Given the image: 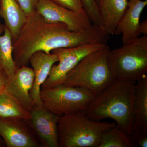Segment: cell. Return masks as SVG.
I'll list each match as a JSON object with an SVG mask.
<instances>
[{
  "mask_svg": "<svg viewBox=\"0 0 147 147\" xmlns=\"http://www.w3.org/2000/svg\"><path fill=\"white\" fill-rule=\"evenodd\" d=\"M36 11L46 21L65 24L71 31L83 32L92 25L85 11L74 12L56 4L51 0H39Z\"/></svg>",
  "mask_w": 147,
  "mask_h": 147,
  "instance_id": "cell-8",
  "label": "cell"
},
{
  "mask_svg": "<svg viewBox=\"0 0 147 147\" xmlns=\"http://www.w3.org/2000/svg\"><path fill=\"white\" fill-rule=\"evenodd\" d=\"M108 65L116 79L137 82L147 72V36L132 40L121 47L110 50Z\"/></svg>",
  "mask_w": 147,
  "mask_h": 147,
  "instance_id": "cell-5",
  "label": "cell"
},
{
  "mask_svg": "<svg viewBox=\"0 0 147 147\" xmlns=\"http://www.w3.org/2000/svg\"><path fill=\"white\" fill-rule=\"evenodd\" d=\"M30 117V112L12 95L5 90L0 94V118L29 120Z\"/></svg>",
  "mask_w": 147,
  "mask_h": 147,
  "instance_id": "cell-18",
  "label": "cell"
},
{
  "mask_svg": "<svg viewBox=\"0 0 147 147\" xmlns=\"http://www.w3.org/2000/svg\"><path fill=\"white\" fill-rule=\"evenodd\" d=\"M28 121L0 118V137L7 147L41 146Z\"/></svg>",
  "mask_w": 147,
  "mask_h": 147,
  "instance_id": "cell-10",
  "label": "cell"
},
{
  "mask_svg": "<svg viewBox=\"0 0 147 147\" xmlns=\"http://www.w3.org/2000/svg\"><path fill=\"white\" fill-rule=\"evenodd\" d=\"M0 15L10 31L13 42L16 40L28 16L16 0H0Z\"/></svg>",
  "mask_w": 147,
  "mask_h": 147,
  "instance_id": "cell-16",
  "label": "cell"
},
{
  "mask_svg": "<svg viewBox=\"0 0 147 147\" xmlns=\"http://www.w3.org/2000/svg\"><path fill=\"white\" fill-rule=\"evenodd\" d=\"M13 41L10 31L5 26L0 24V69L9 77L16 67L13 59Z\"/></svg>",
  "mask_w": 147,
  "mask_h": 147,
  "instance_id": "cell-17",
  "label": "cell"
},
{
  "mask_svg": "<svg viewBox=\"0 0 147 147\" xmlns=\"http://www.w3.org/2000/svg\"><path fill=\"white\" fill-rule=\"evenodd\" d=\"M56 4L76 12L85 11L82 0H51Z\"/></svg>",
  "mask_w": 147,
  "mask_h": 147,
  "instance_id": "cell-22",
  "label": "cell"
},
{
  "mask_svg": "<svg viewBox=\"0 0 147 147\" xmlns=\"http://www.w3.org/2000/svg\"><path fill=\"white\" fill-rule=\"evenodd\" d=\"M98 147H133L128 136L115 126L103 132Z\"/></svg>",
  "mask_w": 147,
  "mask_h": 147,
  "instance_id": "cell-19",
  "label": "cell"
},
{
  "mask_svg": "<svg viewBox=\"0 0 147 147\" xmlns=\"http://www.w3.org/2000/svg\"><path fill=\"white\" fill-rule=\"evenodd\" d=\"M58 61L57 56L55 53L46 54L42 51L35 53L30 58L29 63L34 74V82L30 92L34 105L42 106L40 97L41 87L49 76L52 66Z\"/></svg>",
  "mask_w": 147,
  "mask_h": 147,
  "instance_id": "cell-12",
  "label": "cell"
},
{
  "mask_svg": "<svg viewBox=\"0 0 147 147\" xmlns=\"http://www.w3.org/2000/svg\"><path fill=\"white\" fill-rule=\"evenodd\" d=\"M147 0H129L128 7L117 27L115 34L121 35L123 44L140 36L139 27L141 13Z\"/></svg>",
  "mask_w": 147,
  "mask_h": 147,
  "instance_id": "cell-13",
  "label": "cell"
},
{
  "mask_svg": "<svg viewBox=\"0 0 147 147\" xmlns=\"http://www.w3.org/2000/svg\"><path fill=\"white\" fill-rule=\"evenodd\" d=\"M110 50L106 45L86 56L66 75L62 84L86 89L95 96L99 94L116 80L108 65Z\"/></svg>",
  "mask_w": 147,
  "mask_h": 147,
  "instance_id": "cell-3",
  "label": "cell"
},
{
  "mask_svg": "<svg viewBox=\"0 0 147 147\" xmlns=\"http://www.w3.org/2000/svg\"><path fill=\"white\" fill-rule=\"evenodd\" d=\"M30 112L29 124L38 135L41 146L59 147L58 134L59 116L51 113L43 106L34 105Z\"/></svg>",
  "mask_w": 147,
  "mask_h": 147,
  "instance_id": "cell-9",
  "label": "cell"
},
{
  "mask_svg": "<svg viewBox=\"0 0 147 147\" xmlns=\"http://www.w3.org/2000/svg\"><path fill=\"white\" fill-rule=\"evenodd\" d=\"M106 45L104 43H93L53 50L51 53L57 56L59 63L52 66L49 76L41 88H47L62 84L66 75L83 58Z\"/></svg>",
  "mask_w": 147,
  "mask_h": 147,
  "instance_id": "cell-7",
  "label": "cell"
},
{
  "mask_svg": "<svg viewBox=\"0 0 147 147\" xmlns=\"http://www.w3.org/2000/svg\"><path fill=\"white\" fill-rule=\"evenodd\" d=\"M113 123L90 119L84 112L60 116L58 123L59 147H98L103 132Z\"/></svg>",
  "mask_w": 147,
  "mask_h": 147,
  "instance_id": "cell-4",
  "label": "cell"
},
{
  "mask_svg": "<svg viewBox=\"0 0 147 147\" xmlns=\"http://www.w3.org/2000/svg\"><path fill=\"white\" fill-rule=\"evenodd\" d=\"M132 147H147V131H132L128 137Z\"/></svg>",
  "mask_w": 147,
  "mask_h": 147,
  "instance_id": "cell-21",
  "label": "cell"
},
{
  "mask_svg": "<svg viewBox=\"0 0 147 147\" xmlns=\"http://www.w3.org/2000/svg\"><path fill=\"white\" fill-rule=\"evenodd\" d=\"M129 0H102L99 6L103 30L109 36L116 29L128 7Z\"/></svg>",
  "mask_w": 147,
  "mask_h": 147,
  "instance_id": "cell-14",
  "label": "cell"
},
{
  "mask_svg": "<svg viewBox=\"0 0 147 147\" xmlns=\"http://www.w3.org/2000/svg\"><path fill=\"white\" fill-rule=\"evenodd\" d=\"M84 10L92 24L97 25L103 30V25L99 7L95 0H82Z\"/></svg>",
  "mask_w": 147,
  "mask_h": 147,
  "instance_id": "cell-20",
  "label": "cell"
},
{
  "mask_svg": "<svg viewBox=\"0 0 147 147\" xmlns=\"http://www.w3.org/2000/svg\"><path fill=\"white\" fill-rule=\"evenodd\" d=\"M3 146V144L1 140L0 139V147H2Z\"/></svg>",
  "mask_w": 147,
  "mask_h": 147,
  "instance_id": "cell-27",
  "label": "cell"
},
{
  "mask_svg": "<svg viewBox=\"0 0 147 147\" xmlns=\"http://www.w3.org/2000/svg\"><path fill=\"white\" fill-rule=\"evenodd\" d=\"M94 96L86 89L63 84L41 88L40 93L43 107L59 117L84 112Z\"/></svg>",
  "mask_w": 147,
  "mask_h": 147,
  "instance_id": "cell-6",
  "label": "cell"
},
{
  "mask_svg": "<svg viewBox=\"0 0 147 147\" xmlns=\"http://www.w3.org/2000/svg\"><path fill=\"white\" fill-rule=\"evenodd\" d=\"M139 32L140 35L147 36V20H144L139 24Z\"/></svg>",
  "mask_w": 147,
  "mask_h": 147,
  "instance_id": "cell-25",
  "label": "cell"
},
{
  "mask_svg": "<svg viewBox=\"0 0 147 147\" xmlns=\"http://www.w3.org/2000/svg\"><path fill=\"white\" fill-rule=\"evenodd\" d=\"M34 79V72L31 67L27 65L16 67L13 74L9 77L5 88L6 91L30 111L34 106L30 92Z\"/></svg>",
  "mask_w": 147,
  "mask_h": 147,
  "instance_id": "cell-11",
  "label": "cell"
},
{
  "mask_svg": "<svg viewBox=\"0 0 147 147\" xmlns=\"http://www.w3.org/2000/svg\"><path fill=\"white\" fill-rule=\"evenodd\" d=\"M95 1L96 3H97L98 5L99 6V5H100L101 2L102 1V0H95Z\"/></svg>",
  "mask_w": 147,
  "mask_h": 147,
  "instance_id": "cell-26",
  "label": "cell"
},
{
  "mask_svg": "<svg viewBox=\"0 0 147 147\" xmlns=\"http://www.w3.org/2000/svg\"><path fill=\"white\" fill-rule=\"evenodd\" d=\"M136 82L116 79L95 96L84 113L92 120L112 119L115 121L116 126L129 137L134 123L133 100Z\"/></svg>",
  "mask_w": 147,
  "mask_h": 147,
  "instance_id": "cell-2",
  "label": "cell"
},
{
  "mask_svg": "<svg viewBox=\"0 0 147 147\" xmlns=\"http://www.w3.org/2000/svg\"><path fill=\"white\" fill-rule=\"evenodd\" d=\"M109 36L97 25L92 24L83 32L71 31L65 24L46 21L36 11L28 16L16 40L13 42V55L16 67L27 65L35 53L50 54L57 48L104 43Z\"/></svg>",
  "mask_w": 147,
  "mask_h": 147,
  "instance_id": "cell-1",
  "label": "cell"
},
{
  "mask_svg": "<svg viewBox=\"0 0 147 147\" xmlns=\"http://www.w3.org/2000/svg\"><path fill=\"white\" fill-rule=\"evenodd\" d=\"M8 78L7 74L0 69V94L5 90Z\"/></svg>",
  "mask_w": 147,
  "mask_h": 147,
  "instance_id": "cell-24",
  "label": "cell"
},
{
  "mask_svg": "<svg viewBox=\"0 0 147 147\" xmlns=\"http://www.w3.org/2000/svg\"><path fill=\"white\" fill-rule=\"evenodd\" d=\"M132 131H147V75L136 82L133 100Z\"/></svg>",
  "mask_w": 147,
  "mask_h": 147,
  "instance_id": "cell-15",
  "label": "cell"
},
{
  "mask_svg": "<svg viewBox=\"0 0 147 147\" xmlns=\"http://www.w3.org/2000/svg\"><path fill=\"white\" fill-rule=\"evenodd\" d=\"M20 7L27 16L36 11L37 5L39 0H16Z\"/></svg>",
  "mask_w": 147,
  "mask_h": 147,
  "instance_id": "cell-23",
  "label": "cell"
}]
</instances>
